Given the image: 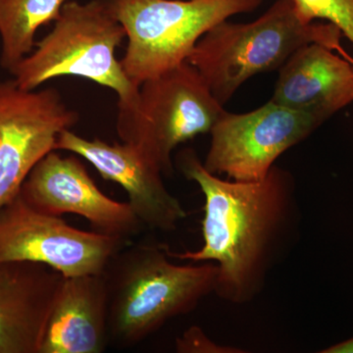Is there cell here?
Wrapping results in <instances>:
<instances>
[{"instance_id":"8fae6325","label":"cell","mask_w":353,"mask_h":353,"mask_svg":"<svg viewBox=\"0 0 353 353\" xmlns=\"http://www.w3.org/2000/svg\"><path fill=\"white\" fill-rule=\"evenodd\" d=\"M55 150L80 155L102 178L120 185L143 227L171 233L188 217L180 199L165 185L159 167L134 143L88 139L66 130L60 134Z\"/></svg>"},{"instance_id":"2e32d148","label":"cell","mask_w":353,"mask_h":353,"mask_svg":"<svg viewBox=\"0 0 353 353\" xmlns=\"http://www.w3.org/2000/svg\"><path fill=\"white\" fill-rule=\"evenodd\" d=\"M294 3L303 22L329 21L353 44V0H294Z\"/></svg>"},{"instance_id":"ba28073f","label":"cell","mask_w":353,"mask_h":353,"mask_svg":"<svg viewBox=\"0 0 353 353\" xmlns=\"http://www.w3.org/2000/svg\"><path fill=\"white\" fill-rule=\"evenodd\" d=\"M324 121L269 101L243 114L223 111L211 129L206 170L229 180H263L276 160L308 138Z\"/></svg>"},{"instance_id":"d6986e66","label":"cell","mask_w":353,"mask_h":353,"mask_svg":"<svg viewBox=\"0 0 353 353\" xmlns=\"http://www.w3.org/2000/svg\"><path fill=\"white\" fill-rule=\"evenodd\" d=\"M352 63H353V59H352Z\"/></svg>"},{"instance_id":"30bf717a","label":"cell","mask_w":353,"mask_h":353,"mask_svg":"<svg viewBox=\"0 0 353 353\" xmlns=\"http://www.w3.org/2000/svg\"><path fill=\"white\" fill-rule=\"evenodd\" d=\"M20 196L44 214L82 216L97 233L131 241L141 231L129 202L114 201L103 194L75 157L48 153L23 183Z\"/></svg>"},{"instance_id":"7a4b0ae2","label":"cell","mask_w":353,"mask_h":353,"mask_svg":"<svg viewBox=\"0 0 353 353\" xmlns=\"http://www.w3.org/2000/svg\"><path fill=\"white\" fill-rule=\"evenodd\" d=\"M168 252V246L159 243H130L106 267L109 343L139 345L214 294L217 265L175 264Z\"/></svg>"},{"instance_id":"ac0fdd59","label":"cell","mask_w":353,"mask_h":353,"mask_svg":"<svg viewBox=\"0 0 353 353\" xmlns=\"http://www.w3.org/2000/svg\"><path fill=\"white\" fill-rule=\"evenodd\" d=\"M322 353H353V338L341 343H336L326 350H321Z\"/></svg>"},{"instance_id":"3957f363","label":"cell","mask_w":353,"mask_h":353,"mask_svg":"<svg viewBox=\"0 0 353 353\" xmlns=\"http://www.w3.org/2000/svg\"><path fill=\"white\" fill-rule=\"evenodd\" d=\"M341 38L340 29L331 23L306 24L299 19L294 0H278L253 22L225 20L211 28L197 41L188 62L224 106L248 79L281 68L306 44L322 43L345 55Z\"/></svg>"},{"instance_id":"9c48e42d","label":"cell","mask_w":353,"mask_h":353,"mask_svg":"<svg viewBox=\"0 0 353 353\" xmlns=\"http://www.w3.org/2000/svg\"><path fill=\"white\" fill-rule=\"evenodd\" d=\"M78 121L57 88L25 90L14 80L0 83V209L20 194L34 166L54 152L60 134Z\"/></svg>"},{"instance_id":"9a60e30c","label":"cell","mask_w":353,"mask_h":353,"mask_svg":"<svg viewBox=\"0 0 353 353\" xmlns=\"http://www.w3.org/2000/svg\"><path fill=\"white\" fill-rule=\"evenodd\" d=\"M69 0H0V63L11 71L34 50L41 26L55 22Z\"/></svg>"},{"instance_id":"6da1fadb","label":"cell","mask_w":353,"mask_h":353,"mask_svg":"<svg viewBox=\"0 0 353 353\" xmlns=\"http://www.w3.org/2000/svg\"><path fill=\"white\" fill-rule=\"evenodd\" d=\"M176 163L204 196L203 245L194 252L169 250V255L215 263L216 296L234 305L252 303L299 241L301 206L292 174L273 166L263 180H225L206 170L192 150L181 152Z\"/></svg>"},{"instance_id":"277c9868","label":"cell","mask_w":353,"mask_h":353,"mask_svg":"<svg viewBox=\"0 0 353 353\" xmlns=\"http://www.w3.org/2000/svg\"><path fill=\"white\" fill-rule=\"evenodd\" d=\"M125 38L124 28L104 0L67 1L50 34L10 73L25 90H37L58 77H81L114 90L119 97L118 108H134L139 88L115 55Z\"/></svg>"},{"instance_id":"e0dca14e","label":"cell","mask_w":353,"mask_h":353,"mask_svg":"<svg viewBox=\"0 0 353 353\" xmlns=\"http://www.w3.org/2000/svg\"><path fill=\"white\" fill-rule=\"evenodd\" d=\"M176 352L179 353H243V350L218 345L206 336L199 327L194 326L176 339Z\"/></svg>"},{"instance_id":"5b68a950","label":"cell","mask_w":353,"mask_h":353,"mask_svg":"<svg viewBox=\"0 0 353 353\" xmlns=\"http://www.w3.org/2000/svg\"><path fill=\"white\" fill-rule=\"evenodd\" d=\"M126 32L120 60L139 88L143 82L188 61L199 39L236 14L252 12L262 0H104Z\"/></svg>"},{"instance_id":"4fadbf2b","label":"cell","mask_w":353,"mask_h":353,"mask_svg":"<svg viewBox=\"0 0 353 353\" xmlns=\"http://www.w3.org/2000/svg\"><path fill=\"white\" fill-rule=\"evenodd\" d=\"M270 101L326 121L353 101V63L322 43L299 48L280 68Z\"/></svg>"},{"instance_id":"5bb4252c","label":"cell","mask_w":353,"mask_h":353,"mask_svg":"<svg viewBox=\"0 0 353 353\" xmlns=\"http://www.w3.org/2000/svg\"><path fill=\"white\" fill-rule=\"evenodd\" d=\"M108 343V292L103 274L64 277L39 353H101Z\"/></svg>"},{"instance_id":"52a82bcc","label":"cell","mask_w":353,"mask_h":353,"mask_svg":"<svg viewBox=\"0 0 353 353\" xmlns=\"http://www.w3.org/2000/svg\"><path fill=\"white\" fill-rule=\"evenodd\" d=\"M130 243L70 226L32 208L20 194L0 209V262L48 265L64 277L97 275Z\"/></svg>"},{"instance_id":"8992f818","label":"cell","mask_w":353,"mask_h":353,"mask_svg":"<svg viewBox=\"0 0 353 353\" xmlns=\"http://www.w3.org/2000/svg\"><path fill=\"white\" fill-rule=\"evenodd\" d=\"M118 111L121 141L139 146L165 176H171L174 150L210 132L224 108L185 61L141 83L136 106Z\"/></svg>"},{"instance_id":"7c38bea8","label":"cell","mask_w":353,"mask_h":353,"mask_svg":"<svg viewBox=\"0 0 353 353\" xmlns=\"http://www.w3.org/2000/svg\"><path fill=\"white\" fill-rule=\"evenodd\" d=\"M64 276L48 265L0 262V353H39Z\"/></svg>"}]
</instances>
